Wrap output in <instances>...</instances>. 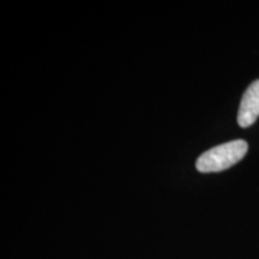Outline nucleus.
<instances>
[{
	"instance_id": "f257e3e1",
	"label": "nucleus",
	"mask_w": 259,
	"mask_h": 259,
	"mask_svg": "<svg viewBox=\"0 0 259 259\" xmlns=\"http://www.w3.org/2000/svg\"><path fill=\"white\" fill-rule=\"evenodd\" d=\"M247 150L248 145L242 139L228 142L200 155L196 162V167L202 173L226 170L242 160Z\"/></svg>"
},
{
	"instance_id": "f03ea898",
	"label": "nucleus",
	"mask_w": 259,
	"mask_h": 259,
	"mask_svg": "<svg viewBox=\"0 0 259 259\" xmlns=\"http://www.w3.org/2000/svg\"><path fill=\"white\" fill-rule=\"evenodd\" d=\"M259 116V79L250 84L242 95L238 113V124L241 127H250Z\"/></svg>"
}]
</instances>
